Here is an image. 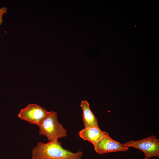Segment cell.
Returning a JSON list of instances; mask_svg holds the SVG:
<instances>
[{"label":"cell","mask_w":159,"mask_h":159,"mask_svg":"<svg viewBox=\"0 0 159 159\" xmlns=\"http://www.w3.org/2000/svg\"><path fill=\"white\" fill-rule=\"evenodd\" d=\"M82 151L73 153L62 146L58 140L38 142L32 152V159H81Z\"/></svg>","instance_id":"cell-1"},{"label":"cell","mask_w":159,"mask_h":159,"mask_svg":"<svg viewBox=\"0 0 159 159\" xmlns=\"http://www.w3.org/2000/svg\"><path fill=\"white\" fill-rule=\"evenodd\" d=\"M38 126L39 135L45 136L49 141L58 140L67 135L66 129L59 122L57 113L55 112H48Z\"/></svg>","instance_id":"cell-2"},{"label":"cell","mask_w":159,"mask_h":159,"mask_svg":"<svg viewBox=\"0 0 159 159\" xmlns=\"http://www.w3.org/2000/svg\"><path fill=\"white\" fill-rule=\"evenodd\" d=\"M123 144L129 148H134L143 151L145 155L144 159L159 157V139L155 135H150L138 140H130Z\"/></svg>","instance_id":"cell-3"},{"label":"cell","mask_w":159,"mask_h":159,"mask_svg":"<svg viewBox=\"0 0 159 159\" xmlns=\"http://www.w3.org/2000/svg\"><path fill=\"white\" fill-rule=\"evenodd\" d=\"M93 146L95 152L100 155L118 151H126L129 149L123 143L112 139L108 133L104 131L102 137Z\"/></svg>","instance_id":"cell-4"},{"label":"cell","mask_w":159,"mask_h":159,"mask_svg":"<svg viewBox=\"0 0 159 159\" xmlns=\"http://www.w3.org/2000/svg\"><path fill=\"white\" fill-rule=\"evenodd\" d=\"M48 112L45 108L37 104H29L20 110L18 116L21 120L38 126Z\"/></svg>","instance_id":"cell-5"},{"label":"cell","mask_w":159,"mask_h":159,"mask_svg":"<svg viewBox=\"0 0 159 159\" xmlns=\"http://www.w3.org/2000/svg\"><path fill=\"white\" fill-rule=\"evenodd\" d=\"M83 112V121L85 128L88 127H99L97 118L92 111L88 102L86 100H82L80 103Z\"/></svg>","instance_id":"cell-6"},{"label":"cell","mask_w":159,"mask_h":159,"mask_svg":"<svg viewBox=\"0 0 159 159\" xmlns=\"http://www.w3.org/2000/svg\"><path fill=\"white\" fill-rule=\"evenodd\" d=\"M78 134L82 139L90 142L93 145L102 137L103 131H102L99 127H88L84 128L80 130Z\"/></svg>","instance_id":"cell-7"},{"label":"cell","mask_w":159,"mask_h":159,"mask_svg":"<svg viewBox=\"0 0 159 159\" xmlns=\"http://www.w3.org/2000/svg\"><path fill=\"white\" fill-rule=\"evenodd\" d=\"M7 9L6 7H3L0 8V26L3 21V17L6 13Z\"/></svg>","instance_id":"cell-8"}]
</instances>
